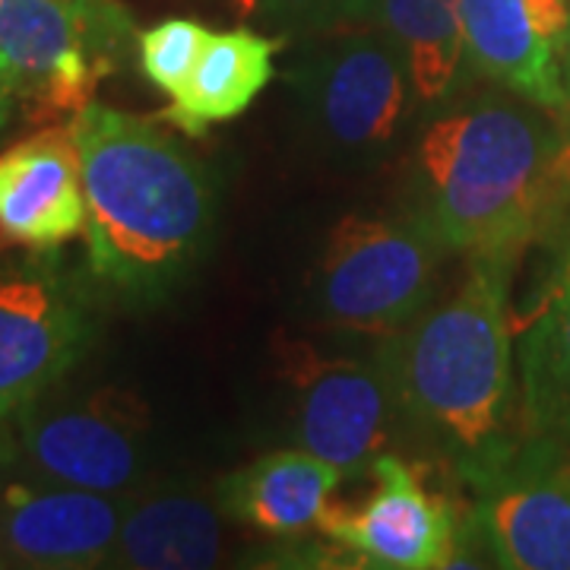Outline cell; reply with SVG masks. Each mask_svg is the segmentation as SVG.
I'll return each instance as SVG.
<instances>
[{
    "label": "cell",
    "instance_id": "1",
    "mask_svg": "<svg viewBox=\"0 0 570 570\" xmlns=\"http://www.w3.org/2000/svg\"><path fill=\"white\" fill-rule=\"evenodd\" d=\"M568 204L570 130L549 108L485 82L419 124L406 209L450 254L520 261Z\"/></svg>",
    "mask_w": 570,
    "mask_h": 570
},
{
    "label": "cell",
    "instance_id": "2",
    "mask_svg": "<svg viewBox=\"0 0 570 570\" xmlns=\"http://www.w3.org/2000/svg\"><path fill=\"white\" fill-rule=\"evenodd\" d=\"M86 190V266L108 302L159 307L204 264L219 181L163 118L89 102L73 118Z\"/></svg>",
    "mask_w": 570,
    "mask_h": 570
},
{
    "label": "cell",
    "instance_id": "3",
    "mask_svg": "<svg viewBox=\"0 0 570 570\" xmlns=\"http://www.w3.org/2000/svg\"><path fill=\"white\" fill-rule=\"evenodd\" d=\"M513 264L469 257L466 279L444 302L381 340L400 393L403 438L460 491L523 438L508 314Z\"/></svg>",
    "mask_w": 570,
    "mask_h": 570
},
{
    "label": "cell",
    "instance_id": "4",
    "mask_svg": "<svg viewBox=\"0 0 570 570\" xmlns=\"http://www.w3.org/2000/svg\"><path fill=\"white\" fill-rule=\"evenodd\" d=\"M285 73L307 137L343 163H377L396 153L422 105L406 63L381 26L305 39Z\"/></svg>",
    "mask_w": 570,
    "mask_h": 570
},
{
    "label": "cell",
    "instance_id": "5",
    "mask_svg": "<svg viewBox=\"0 0 570 570\" xmlns=\"http://www.w3.org/2000/svg\"><path fill=\"white\" fill-rule=\"evenodd\" d=\"M448 245L412 209L346 216L311 276V307L348 336L387 340L434 305Z\"/></svg>",
    "mask_w": 570,
    "mask_h": 570
},
{
    "label": "cell",
    "instance_id": "6",
    "mask_svg": "<svg viewBox=\"0 0 570 570\" xmlns=\"http://www.w3.org/2000/svg\"><path fill=\"white\" fill-rule=\"evenodd\" d=\"M140 41L121 0H0V73L26 121H73Z\"/></svg>",
    "mask_w": 570,
    "mask_h": 570
},
{
    "label": "cell",
    "instance_id": "7",
    "mask_svg": "<svg viewBox=\"0 0 570 570\" xmlns=\"http://www.w3.org/2000/svg\"><path fill=\"white\" fill-rule=\"evenodd\" d=\"M0 450L41 482L124 498L149 472V415L127 390L61 381L0 419Z\"/></svg>",
    "mask_w": 570,
    "mask_h": 570
},
{
    "label": "cell",
    "instance_id": "8",
    "mask_svg": "<svg viewBox=\"0 0 570 570\" xmlns=\"http://www.w3.org/2000/svg\"><path fill=\"white\" fill-rule=\"evenodd\" d=\"M108 298L58 250H0V419L61 384L92 352Z\"/></svg>",
    "mask_w": 570,
    "mask_h": 570
},
{
    "label": "cell",
    "instance_id": "9",
    "mask_svg": "<svg viewBox=\"0 0 570 570\" xmlns=\"http://www.w3.org/2000/svg\"><path fill=\"white\" fill-rule=\"evenodd\" d=\"M292 387L295 444L346 479L371 475L377 456L403 441V412L384 346L367 355H326L311 343L283 348Z\"/></svg>",
    "mask_w": 570,
    "mask_h": 570
},
{
    "label": "cell",
    "instance_id": "10",
    "mask_svg": "<svg viewBox=\"0 0 570 570\" xmlns=\"http://www.w3.org/2000/svg\"><path fill=\"white\" fill-rule=\"evenodd\" d=\"M466 494L494 568L570 570V441L523 431L498 466Z\"/></svg>",
    "mask_w": 570,
    "mask_h": 570
},
{
    "label": "cell",
    "instance_id": "11",
    "mask_svg": "<svg viewBox=\"0 0 570 570\" xmlns=\"http://www.w3.org/2000/svg\"><path fill=\"white\" fill-rule=\"evenodd\" d=\"M374 489L362 504H326L317 530L346 549L355 564L384 570L448 568L466 504L428 485V463L393 450L371 466Z\"/></svg>",
    "mask_w": 570,
    "mask_h": 570
},
{
    "label": "cell",
    "instance_id": "12",
    "mask_svg": "<svg viewBox=\"0 0 570 570\" xmlns=\"http://www.w3.org/2000/svg\"><path fill=\"white\" fill-rule=\"evenodd\" d=\"M124 498L41 482L0 450L3 568H108L121 530Z\"/></svg>",
    "mask_w": 570,
    "mask_h": 570
},
{
    "label": "cell",
    "instance_id": "13",
    "mask_svg": "<svg viewBox=\"0 0 570 570\" xmlns=\"http://www.w3.org/2000/svg\"><path fill=\"white\" fill-rule=\"evenodd\" d=\"M568 32L570 0H463L469 80L501 86L568 118Z\"/></svg>",
    "mask_w": 570,
    "mask_h": 570
},
{
    "label": "cell",
    "instance_id": "14",
    "mask_svg": "<svg viewBox=\"0 0 570 570\" xmlns=\"http://www.w3.org/2000/svg\"><path fill=\"white\" fill-rule=\"evenodd\" d=\"M86 228L82 159L70 124L0 153V250H58Z\"/></svg>",
    "mask_w": 570,
    "mask_h": 570
},
{
    "label": "cell",
    "instance_id": "15",
    "mask_svg": "<svg viewBox=\"0 0 570 570\" xmlns=\"http://www.w3.org/2000/svg\"><path fill=\"white\" fill-rule=\"evenodd\" d=\"M225 513L213 494L168 482H142L124 498L108 568L206 570L225 554Z\"/></svg>",
    "mask_w": 570,
    "mask_h": 570
},
{
    "label": "cell",
    "instance_id": "16",
    "mask_svg": "<svg viewBox=\"0 0 570 570\" xmlns=\"http://www.w3.org/2000/svg\"><path fill=\"white\" fill-rule=\"evenodd\" d=\"M346 475L307 450H273L247 466L225 472L213 498L225 520L264 532L269 539H295L317 530L330 494Z\"/></svg>",
    "mask_w": 570,
    "mask_h": 570
},
{
    "label": "cell",
    "instance_id": "17",
    "mask_svg": "<svg viewBox=\"0 0 570 570\" xmlns=\"http://www.w3.org/2000/svg\"><path fill=\"white\" fill-rule=\"evenodd\" d=\"M283 41L266 39L254 29L209 32L190 77L159 118L178 127L184 137H204L209 124L238 118L276 77L273 58Z\"/></svg>",
    "mask_w": 570,
    "mask_h": 570
},
{
    "label": "cell",
    "instance_id": "18",
    "mask_svg": "<svg viewBox=\"0 0 570 570\" xmlns=\"http://www.w3.org/2000/svg\"><path fill=\"white\" fill-rule=\"evenodd\" d=\"M374 26H381L400 51L425 118L472 86L466 73L463 0H381Z\"/></svg>",
    "mask_w": 570,
    "mask_h": 570
},
{
    "label": "cell",
    "instance_id": "19",
    "mask_svg": "<svg viewBox=\"0 0 570 570\" xmlns=\"http://www.w3.org/2000/svg\"><path fill=\"white\" fill-rule=\"evenodd\" d=\"M520 409L523 431L570 441V238L558 254L546 305L523 336Z\"/></svg>",
    "mask_w": 570,
    "mask_h": 570
},
{
    "label": "cell",
    "instance_id": "20",
    "mask_svg": "<svg viewBox=\"0 0 570 570\" xmlns=\"http://www.w3.org/2000/svg\"><path fill=\"white\" fill-rule=\"evenodd\" d=\"M254 13L292 39H317L377 22L381 0H250Z\"/></svg>",
    "mask_w": 570,
    "mask_h": 570
},
{
    "label": "cell",
    "instance_id": "21",
    "mask_svg": "<svg viewBox=\"0 0 570 570\" xmlns=\"http://www.w3.org/2000/svg\"><path fill=\"white\" fill-rule=\"evenodd\" d=\"M206 39H209V29L204 22L181 20V17L156 22L153 29L140 32V41H137L142 77L171 99L190 77Z\"/></svg>",
    "mask_w": 570,
    "mask_h": 570
},
{
    "label": "cell",
    "instance_id": "22",
    "mask_svg": "<svg viewBox=\"0 0 570 570\" xmlns=\"http://www.w3.org/2000/svg\"><path fill=\"white\" fill-rule=\"evenodd\" d=\"M13 102H17V96H13V89H10L7 77L0 73V134H3V127H7V121H10Z\"/></svg>",
    "mask_w": 570,
    "mask_h": 570
},
{
    "label": "cell",
    "instance_id": "23",
    "mask_svg": "<svg viewBox=\"0 0 570 570\" xmlns=\"http://www.w3.org/2000/svg\"><path fill=\"white\" fill-rule=\"evenodd\" d=\"M564 86H568V99H570V32H568V41H564Z\"/></svg>",
    "mask_w": 570,
    "mask_h": 570
},
{
    "label": "cell",
    "instance_id": "24",
    "mask_svg": "<svg viewBox=\"0 0 570 570\" xmlns=\"http://www.w3.org/2000/svg\"><path fill=\"white\" fill-rule=\"evenodd\" d=\"M0 568H3V561H0Z\"/></svg>",
    "mask_w": 570,
    "mask_h": 570
},
{
    "label": "cell",
    "instance_id": "25",
    "mask_svg": "<svg viewBox=\"0 0 570 570\" xmlns=\"http://www.w3.org/2000/svg\"><path fill=\"white\" fill-rule=\"evenodd\" d=\"M568 238H570V235H568Z\"/></svg>",
    "mask_w": 570,
    "mask_h": 570
}]
</instances>
